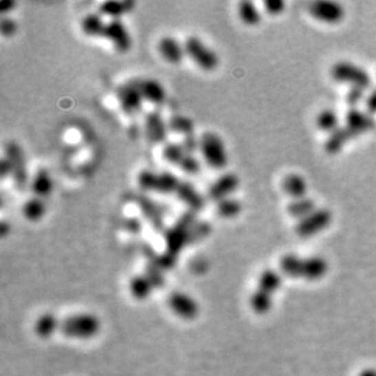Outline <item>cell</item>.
I'll list each match as a JSON object with an SVG mask.
<instances>
[{
	"label": "cell",
	"instance_id": "cell-1",
	"mask_svg": "<svg viewBox=\"0 0 376 376\" xmlns=\"http://www.w3.org/2000/svg\"><path fill=\"white\" fill-rule=\"evenodd\" d=\"M279 267L284 275L304 279L309 282L319 280L326 275L329 264L323 257H300L296 255H285L280 258Z\"/></svg>",
	"mask_w": 376,
	"mask_h": 376
},
{
	"label": "cell",
	"instance_id": "cell-2",
	"mask_svg": "<svg viewBox=\"0 0 376 376\" xmlns=\"http://www.w3.org/2000/svg\"><path fill=\"white\" fill-rule=\"evenodd\" d=\"M282 286V274L274 269H264L257 280L255 291L251 293L249 304L252 312L266 315L273 307V300Z\"/></svg>",
	"mask_w": 376,
	"mask_h": 376
},
{
	"label": "cell",
	"instance_id": "cell-3",
	"mask_svg": "<svg viewBox=\"0 0 376 376\" xmlns=\"http://www.w3.org/2000/svg\"><path fill=\"white\" fill-rule=\"evenodd\" d=\"M196 213L193 211H188L178 218L172 227H169L165 231V244H166V252L165 255L177 258L184 246L190 244L191 238V229L196 222Z\"/></svg>",
	"mask_w": 376,
	"mask_h": 376
},
{
	"label": "cell",
	"instance_id": "cell-4",
	"mask_svg": "<svg viewBox=\"0 0 376 376\" xmlns=\"http://www.w3.org/2000/svg\"><path fill=\"white\" fill-rule=\"evenodd\" d=\"M100 319L93 313H76L61 319L60 333L68 339L89 340L99 334Z\"/></svg>",
	"mask_w": 376,
	"mask_h": 376
},
{
	"label": "cell",
	"instance_id": "cell-5",
	"mask_svg": "<svg viewBox=\"0 0 376 376\" xmlns=\"http://www.w3.org/2000/svg\"><path fill=\"white\" fill-rule=\"evenodd\" d=\"M136 180L139 187L145 191L173 195L176 198L183 184V179L174 176L172 172H155L152 169L140 171Z\"/></svg>",
	"mask_w": 376,
	"mask_h": 376
},
{
	"label": "cell",
	"instance_id": "cell-6",
	"mask_svg": "<svg viewBox=\"0 0 376 376\" xmlns=\"http://www.w3.org/2000/svg\"><path fill=\"white\" fill-rule=\"evenodd\" d=\"M200 152L205 163L212 169H224L228 165V154L223 140L213 132H206L200 136Z\"/></svg>",
	"mask_w": 376,
	"mask_h": 376
},
{
	"label": "cell",
	"instance_id": "cell-7",
	"mask_svg": "<svg viewBox=\"0 0 376 376\" xmlns=\"http://www.w3.org/2000/svg\"><path fill=\"white\" fill-rule=\"evenodd\" d=\"M163 157L165 161L176 167L180 168L184 173L195 176L201 169V163L195 154L187 152L180 143L169 141L163 145Z\"/></svg>",
	"mask_w": 376,
	"mask_h": 376
},
{
	"label": "cell",
	"instance_id": "cell-8",
	"mask_svg": "<svg viewBox=\"0 0 376 376\" xmlns=\"http://www.w3.org/2000/svg\"><path fill=\"white\" fill-rule=\"evenodd\" d=\"M4 157L10 168V177L16 188L23 190L28 183V173L21 147L15 141H8L4 149Z\"/></svg>",
	"mask_w": 376,
	"mask_h": 376
},
{
	"label": "cell",
	"instance_id": "cell-9",
	"mask_svg": "<svg viewBox=\"0 0 376 376\" xmlns=\"http://www.w3.org/2000/svg\"><path fill=\"white\" fill-rule=\"evenodd\" d=\"M185 54L191 59L194 63H196L204 71H214L218 66V56L217 54L207 47L199 37L190 36L184 43Z\"/></svg>",
	"mask_w": 376,
	"mask_h": 376
},
{
	"label": "cell",
	"instance_id": "cell-10",
	"mask_svg": "<svg viewBox=\"0 0 376 376\" xmlns=\"http://www.w3.org/2000/svg\"><path fill=\"white\" fill-rule=\"evenodd\" d=\"M331 74L336 81L348 83L352 87L366 89L371 85L370 74L357 63L339 61L331 68Z\"/></svg>",
	"mask_w": 376,
	"mask_h": 376
},
{
	"label": "cell",
	"instance_id": "cell-11",
	"mask_svg": "<svg viewBox=\"0 0 376 376\" xmlns=\"http://www.w3.org/2000/svg\"><path fill=\"white\" fill-rule=\"evenodd\" d=\"M116 94L122 110L128 115L138 114L143 107V103L145 101L139 87V79H129L128 82L118 85Z\"/></svg>",
	"mask_w": 376,
	"mask_h": 376
},
{
	"label": "cell",
	"instance_id": "cell-12",
	"mask_svg": "<svg viewBox=\"0 0 376 376\" xmlns=\"http://www.w3.org/2000/svg\"><path fill=\"white\" fill-rule=\"evenodd\" d=\"M331 220H333V214L329 209H314L312 213H309V216L303 217L302 220H298L297 225H296V233L302 238L315 236L319 231L328 228Z\"/></svg>",
	"mask_w": 376,
	"mask_h": 376
},
{
	"label": "cell",
	"instance_id": "cell-13",
	"mask_svg": "<svg viewBox=\"0 0 376 376\" xmlns=\"http://www.w3.org/2000/svg\"><path fill=\"white\" fill-rule=\"evenodd\" d=\"M168 307L178 318L184 320H194L199 317V303L187 293L173 291L168 296Z\"/></svg>",
	"mask_w": 376,
	"mask_h": 376
},
{
	"label": "cell",
	"instance_id": "cell-14",
	"mask_svg": "<svg viewBox=\"0 0 376 376\" xmlns=\"http://www.w3.org/2000/svg\"><path fill=\"white\" fill-rule=\"evenodd\" d=\"M104 38L114 45L117 52H127L131 49V34L120 19H112L106 23Z\"/></svg>",
	"mask_w": 376,
	"mask_h": 376
},
{
	"label": "cell",
	"instance_id": "cell-15",
	"mask_svg": "<svg viewBox=\"0 0 376 376\" xmlns=\"http://www.w3.org/2000/svg\"><path fill=\"white\" fill-rule=\"evenodd\" d=\"M239 184H240V180L236 173H224L209 185L207 189V196L209 200L218 202L220 200L230 198V194L238 190Z\"/></svg>",
	"mask_w": 376,
	"mask_h": 376
},
{
	"label": "cell",
	"instance_id": "cell-16",
	"mask_svg": "<svg viewBox=\"0 0 376 376\" xmlns=\"http://www.w3.org/2000/svg\"><path fill=\"white\" fill-rule=\"evenodd\" d=\"M309 11L325 22H337L345 15V8L334 0H317L309 6Z\"/></svg>",
	"mask_w": 376,
	"mask_h": 376
},
{
	"label": "cell",
	"instance_id": "cell-17",
	"mask_svg": "<svg viewBox=\"0 0 376 376\" xmlns=\"http://www.w3.org/2000/svg\"><path fill=\"white\" fill-rule=\"evenodd\" d=\"M147 139L152 144H163L167 139L168 123L158 111H150L144 121Z\"/></svg>",
	"mask_w": 376,
	"mask_h": 376
},
{
	"label": "cell",
	"instance_id": "cell-18",
	"mask_svg": "<svg viewBox=\"0 0 376 376\" xmlns=\"http://www.w3.org/2000/svg\"><path fill=\"white\" fill-rule=\"evenodd\" d=\"M345 125L355 133V136H358L361 133H366V132L374 129L376 122L370 114L353 107L346 115Z\"/></svg>",
	"mask_w": 376,
	"mask_h": 376
},
{
	"label": "cell",
	"instance_id": "cell-19",
	"mask_svg": "<svg viewBox=\"0 0 376 376\" xmlns=\"http://www.w3.org/2000/svg\"><path fill=\"white\" fill-rule=\"evenodd\" d=\"M157 49L161 56L172 65H179L183 61L184 55H187L184 45L171 36L161 38L157 44Z\"/></svg>",
	"mask_w": 376,
	"mask_h": 376
},
{
	"label": "cell",
	"instance_id": "cell-20",
	"mask_svg": "<svg viewBox=\"0 0 376 376\" xmlns=\"http://www.w3.org/2000/svg\"><path fill=\"white\" fill-rule=\"evenodd\" d=\"M177 199L182 201L188 207L189 211H193L195 213L204 209L205 199L202 194L200 193L199 190L188 180H183V184L179 189Z\"/></svg>",
	"mask_w": 376,
	"mask_h": 376
},
{
	"label": "cell",
	"instance_id": "cell-21",
	"mask_svg": "<svg viewBox=\"0 0 376 376\" xmlns=\"http://www.w3.org/2000/svg\"><path fill=\"white\" fill-rule=\"evenodd\" d=\"M60 325L61 319H59L56 314L47 312L38 317L33 325V330L38 337L43 340L50 339L56 333H60Z\"/></svg>",
	"mask_w": 376,
	"mask_h": 376
},
{
	"label": "cell",
	"instance_id": "cell-22",
	"mask_svg": "<svg viewBox=\"0 0 376 376\" xmlns=\"http://www.w3.org/2000/svg\"><path fill=\"white\" fill-rule=\"evenodd\" d=\"M139 87L143 98L150 104L163 105L167 99L166 89L157 79H139Z\"/></svg>",
	"mask_w": 376,
	"mask_h": 376
},
{
	"label": "cell",
	"instance_id": "cell-23",
	"mask_svg": "<svg viewBox=\"0 0 376 376\" xmlns=\"http://www.w3.org/2000/svg\"><path fill=\"white\" fill-rule=\"evenodd\" d=\"M54 183L50 173L45 168H38L31 180L32 193L34 196L44 199L52 194Z\"/></svg>",
	"mask_w": 376,
	"mask_h": 376
},
{
	"label": "cell",
	"instance_id": "cell-24",
	"mask_svg": "<svg viewBox=\"0 0 376 376\" xmlns=\"http://www.w3.org/2000/svg\"><path fill=\"white\" fill-rule=\"evenodd\" d=\"M155 288L156 286L147 274H138L129 280V291L132 296L138 301H144L150 297Z\"/></svg>",
	"mask_w": 376,
	"mask_h": 376
},
{
	"label": "cell",
	"instance_id": "cell-25",
	"mask_svg": "<svg viewBox=\"0 0 376 376\" xmlns=\"http://www.w3.org/2000/svg\"><path fill=\"white\" fill-rule=\"evenodd\" d=\"M106 23L107 22L104 21L103 16L100 15V14L92 12V14L84 16L83 19H82L81 30L87 37L104 38Z\"/></svg>",
	"mask_w": 376,
	"mask_h": 376
},
{
	"label": "cell",
	"instance_id": "cell-26",
	"mask_svg": "<svg viewBox=\"0 0 376 376\" xmlns=\"http://www.w3.org/2000/svg\"><path fill=\"white\" fill-rule=\"evenodd\" d=\"M355 134L347 125H340L337 129L330 133V136L325 141V149L331 154L340 152L347 141L355 138Z\"/></svg>",
	"mask_w": 376,
	"mask_h": 376
},
{
	"label": "cell",
	"instance_id": "cell-27",
	"mask_svg": "<svg viewBox=\"0 0 376 376\" xmlns=\"http://www.w3.org/2000/svg\"><path fill=\"white\" fill-rule=\"evenodd\" d=\"M307 188L309 187H307L306 179L302 176L296 174V173L289 174L282 180V189H284V191L289 194L293 199H298V198L306 196Z\"/></svg>",
	"mask_w": 376,
	"mask_h": 376
},
{
	"label": "cell",
	"instance_id": "cell-28",
	"mask_svg": "<svg viewBox=\"0 0 376 376\" xmlns=\"http://www.w3.org/2000/svg\"><path fill=\"white\" fill-rule=\"evenodd\" d=\"M22 214L27 220L30 222H38L42 220L47 211L45 204L41 198L37 196H32L30 199L25 201V204L22 205Z\"/></svg>",
	"mask_w": 376,
	"mask_h": 376
},
{
	"label": "cell",
	"instance_id": "cell-29",
	"mask_svg": "<svg viewBox=\"0 0 376 376\" xmlns=\"http://www.w3.org/2000/svg\"><path fill=\"white\" fill-rule=\"evenodd\" d=\"M139 207H140L141 213L145 216V218L150 222V224H152L155 229H163V214L160 212V209H158L156 205L154 204V201L143 196V198L139 199Z\"/></svg>",
	"mask_w": 376,
	"mask_h": 376
},
{
	"label": "cell",
	"instance_id": "cell-30",
	"mask_svg": "<svg viewBox=\"0 0 376 376\" xmlns=\"http://www.w3.org/2000/svg\"><path fill=\"white\" fill-rule=\"evenodd\" d=\"M168 123V129L174 132L180 136H193L195 132V125L193 120L184 115H173Z\"/></svg>",
	"mask_w": 376,
	"mask_h": 376
},
{
	"label": "cell",
	"instance_id": "cell-31",
	"mask_svg": "<svg viewBox=\"0 0 376 376\" xmlns=\"http://www.w3.org/2000/svg\"><path fill=\"white\" fill-rule=\"evenodd\" d=\"M314 209H315V202L309 196L293 199L288 206L289 213L298 218V220H302L303 217L312 213Z\"/></svg>",
	"mask_w": 376,
	"mask_h": 376
},
{
	"label": "cell",
	"instance_id": "cell-32",
	"mask_svg": "<svg viewBox=\"0 0 376 376\" xmlns=\"http://www.w3.org/2000/svg\"><path fill=\"white\" fill-rule=\"evenodd\" d=\"M238 12L241 21L247 26H256L261 22V12L252 1H241Z\"/></svg>",
	"mask_w": 376,
	"mask_h": 376
},
{
	"label": "cell",
	"instance_id": "cell-33",
	"mask_svg": "<svg viewBox=\"0 0 376 376\" xmlns=\"http://www.w3.org/2000/svg\"><path fill=\"white\" fill-rule=\"evenodd\" d=\"M134 6L133 1H105L100 6L101 14L112 19H120L121 16L131 11Z\"/></svg>",
	"mask_w": 376,
	"mask_h": 376
},
{
	"label": "cell",
	"instance_id": "cell-34",
	"mask_svg": "<svg viewBox=\"0 0 376 376\" xmlns=\"http://www.w3.org/2000/svg\"><path fill=\"white\" fill-rule=\"evenodd\" d=\"M216 209H217V214L220 216V218L230 220V218H234L240 214L242 206H241L239 200L234 199V198H227V199L220 200L217 202Z\"/></svg>",
	"mask_w": 376,
	"mask_h": 376
},
{
	"label": "cell",
	"instance_id": "cell-35",
	"mask_svg": "<svg viewBox=\"0 0 376 376\" xmlns=\"http://www.w3.org/2000/svg\"><path fill=\"white\" fill-rule=\"evenodd\" d=\"M339 116L334 110L322 111L317 117L319 128H322L323 131L330 132V133H333L335 129L339 128Z\"/></svg>",
	"mask_w": 376,
	"mask_h": 376
},
{
	"label": "cell",
	"instance_id": "cell-36",
	"mask_svg": "<svg viewBox=\"0 0 376 376\" xmlns=\"http://www.w3.org/2000/svg\"><path fill=\"white\" fill-rule=\"evenodd\" d=\"M17 31V25L16 22L9 17V16H3L0 20V33L3 37H12Z\"/></svg>",
	"mask_w": 376,
	"mask_h": 376
},
{
	"label": "cell",
	"instance_id": "cell-37",
	"mask_svg": "<svg viewBox=\"0 0 376 376\" xmlns=\"http://www.w3.org/2000/svg\"><path fill=\"white\" fill-rule=\"evenodd\" d=\"M364 98H366V89L359 88V87H351L347 93V101L353 106L361 103Z\"/></svg>",
	"mask_w": 376,
	"mask_h": 376
},
{
	"label": "cell",
	"instance_id": "cell-38",
	"mask_svg": "<svg viewBox=\"0 0 376 376\" xmlns=\"http://www.w3.org/2000/svg\"><path fill=\"white\" fill-rule=\"evenodd\" d=\"M285 8V3L282 0H267L264 1V9L268 14L277 15L279 12H282Z\"/></svg>",
	"mask_w": 376,
	"mask_h": 376
},
{
	"label": "cell",
	"instance_id": "cell-39",
	"mask_svg": "<svg viewBox=\"0 0 376 376\" xmlns=\"http://www.w3.org/2000/svg\"><path fill=\"white\" fill-rule=\"evenodd\" d=\"M366 109L370 112H376V88L373 89L370 94L366 96Z\"/></svg>",
	"mask_w": 376,
	"mask_h": 376
},
{
	"label": "cell",
	"instance_id": "cell-40",
	"mask_svg": "<svg viewBox=\"0 0 376 376\" xmlns=\"http://www.w3.org/2000/svg\"><path fill=\"white\" fill-rule=\"evenodd\" d=\"M14 6H15V1H12V0H3L0 3V12L3 14V16H6V14L9 11L12 10Z\"/></svg>",
	"mask_w": 376,
	"mask_h": 376
},
{
	"label": "cell",
	"instance_id": "cell-41",
	"mask_svg": "<svg viewBox=\"0 0 376 376\" xmlns=\"http://www.w3.org/2000/svg\"><path fill=\"white\" fill-rule=\"evenodd\" d=\"M0 173H1V178L9 177L10 176V168H9V165H8V161L6 160V157L3 156V160H1V166H0Z\"/></svg>",
	"mask_w": 376,
	"mask_h": 376
},
{
	"label": "cell",
	"instance_id": "cell-42",
	"mask_svg": "<svg viewBox=\"0 0 376 376\" xmlns=\"http://www.w3.org/2000/svg\"><path fill=\"white\" fill-rule=\"evenodd\" d=\"M9 230H10V225L8 224L6 220H1L0 222V234H1V236H6Z\"/></svg>",
	"mask_w": 376,
	"mask_h": 376
},
{
	"label": "cell",
	"instance_id": "cell-43",
	"mask_svg": "<svg viewBox=\"0 0 376 376\" xmlns=\"http://www.w3.org/2000/svg\"><path fill=\"white\" fill-rule=\"evenodd\" d=\"M358 376H376L375 368H366L358 374Z\"/></svg>",
	"mask_w": 376,
	"mask_h": 376
}]
</instances>
